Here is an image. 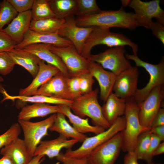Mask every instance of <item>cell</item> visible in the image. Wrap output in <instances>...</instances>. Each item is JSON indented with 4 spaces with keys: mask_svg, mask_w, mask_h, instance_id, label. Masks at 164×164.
<instances>
[{
    "mask_svg": "<svg viewBox=\"0 0 164 164\" xmlns=\"http://www.w3.org/2000/svg\"><path fill=\"white\" fill-rule=\"evenodd\" d=\"M75 19L77 26L80 27H115L132 30L139 26L134 13L126 12L122 6L118 10H101L97 13L78 16Z\"/></svg>",
    "mask_w": 164,
    "mask_h": 164,
    "instance_id": "1",
    "label": "cell"
},
{
    "mask_svg": "<svg viewBox=\"0 0 164 164\" xmlns=\"http://www.w3.org/2000/svg\"><path fill=\"white\" fill-rule=\"evenodd\" d=\"M100 44L110 48L128 46L132 48L134 55H137L138 50V45L123 34L112 32L110 29L94 26L84 43L81 55L87 59L91 55L92 48Z\"/></svg>",
    "mask_w": 164,
    "mask_h": 164,
    "instance_id": "2",
    "label": "cell"
},
{
    "mask_svg": "<svg viewBox=\"0 0 164 164\" xmlns=\"http://www.w3.org/2000/svg\"><path fill=\"white\" fill-rule=\"evenodd\" d=\"M125 100V127L122 131L123 143L121 150L123 152H134L137 139L142 133L150 129L142 126L138 118L139 108L134 96Z\"/></svg>",
    "mask_w": 164,
    "mask_h": 164,
    "instance_id": "3",
    "label": "cell"
},
{
    "mask_svg": "<svg viewBox=\"0 0 164 164\" xmlns=\"http://www.w3.org/2000/svg\"><path fill=\"white\" fill-rule=\"evenodd\" d=\"M98 88H96L81 95L73 101L70 107L75 115L82 118L89 117L96 125L107 129L111 125L108 122L103 115L101 107L98 101Z\"/></svg>",
    "mask_w": 164,
    "mask_h": 164,
    "instance_id": "4",
    "label": "cell"
},
{
    "mask_svg": "<svg viewBox=\"0 0 164 164\" xmlns=\"http://www.w3.org/2000/svg\"><path fill=\"white\" fill-rule=\"evenodd\" d=\"M125 124V116L118 117L106 131L94 136L87 137L79 148L74 150L67 149L64 154L70 157L87 159L94 149L123 131Z\"/></svg>",
    "mask_w": 164,
    "mask_h": 164,
    "instance_id": "5",
    "label": "cell"
},
{
    "mask_svg": "<svg viewBox=\"0 0 164 164\" xmlns=\"http://www.w3.org/2000/svg\"><path fill=\"white\" fill-rule=\"evenodd\" d=\"M128 60L133 61L136 67L144 68L150 76L149 82L145 87L138 89L134 96L135 101L138 105L141 103L149 94L152 90L158 86H164V58L162 56L160 62L154 64L144 61L137 55L125 53Z\"/></svg>",
    "mask_w": 164,
    "mask_h": 164,
    "instance_id": "6",
    "label": "cell"
},
{
    "mask_svg": "<svg viewBox=\"0 0 164 164\" xmlns=\"http://www.w3.org/2000/svg\"><path fill=\"white\" fill-rule=\"evenodd\" d=\"M124 46L114 47L103 52L91 54L87 59L99 64L103 68L110 70L118 76L132 67L126 58Z\"/></svg>",
    "mask_w": 164,
    "mask_h": 164,
    "instance_id": "7",
    "label": "cell"
},
{
    "mask_svg": "<svg viewBox=\"0 0 164 164\" xmlns=\"http://www.w3.org/2000/svg\"><path fill=\"white\" fill-rule=\"evenodd\" d=\"M56 114L51 115L43 120L36 122L18 119V123L24 133V140L32 157L41 139L48 135V130L53 124L56 116Z\"/></svg>",
    "mask_w": 164,
    "mask_h": 164,
    "instance_id": "8",
    "label": "cell"
},
{
    "mask_svg": "<svg viewBox=\"0 0 164 164\" xmlns=\"http://www.w3.org/2000/svg\"><path fill=\"white\" fill-rule=\"evenodd\" d=\"M123 143L121 131L94 149L86 159L88 164H114L121 150Z\"/></svg>",
    "mask_w": 164,
    "mask_h": 164,
    "instance_id": "9",
    "label": "cell"
},
{
    "mask_svg": "<svg viewBox=\"0 0 164 164\" xmlns=\"http://www.w3.org/2000/svg\"><path fill=\"white\" fill-rule=\"evenodd\" d=\"M160 0L149 2L140 0H131L128 5L133 9L136 20L139 26L149 29L155 18L164 26V11L161 7Z\"/></svg>",
    "mask_w": 164,
    "mask_h": 164,
    "instance_id": "10",
    "label": "cell"
},
{
    "mask_svg": "<svg viewBox=\"0 0 164 164\" xmlns=\"http://www.w3.org/2000/svg\"><path fill=\"white\" fill-rule=\"evenodd\" d=\"M46 44L48 49L58 56L64 63L70 77L78 76L89 71L88 60L78 52L73 45L61 47Z\"/></svg>",
    "mask_w": 164,
    "mask_h": 164,
    "instance_id": "11",
    "label": "cell"
},
{
    "mask_svg": "<svg viewBox=\"0 0 164 164\" xmlns=\"http://www.w3.org/2000/svg\"><path fill=\"white\" fill-rule=\"evenodd\" d=\"M164 97V86H157L138 105V118L142 126L150 129L151 122L161 108Z\"/></svg>",
    "mask_w": 164,
    "mask_h": 164,
    "instance_id": "12",
    "label": "cell"
},
{
    "mask_svg": "<svg viewBox=\"0 0 164 164\" xmlns=\"http://www.w3.org/2000/svg\"><path fill=\"white\" fill-rule=\"evenodd\" d=\"M58 35L70 41L81 55L84 43L94 26L80 27L77 26L74 16L67 17Z\"/></svg>",
    "mask_w": 164,
    "mask_h": 164,
    "instance_id": "13",
    "label": "cell"
},
{
    "mask_svg": "<svg viewBox=\"0 0 164 164\" xmlns=\"http://www.w3.org/2000/svg\"><path fill=\"white\" fill-rule=\"evenodd\" d=\"M67 77L60 71L41 86L34 95L73 101L68 88Z\"/></svg>",
    "mask_w": 164,
    "mask_h": 164,
    "instance_id": "14",
    "label": "cell"
},
{
    "mask_svg": "<svg viewBox=\"0 0 164 164\" xmlns=\"http://www.w3.org/2000/svg\"><path fill=\"white\" fill-rule=\"evenodd\" d=\"M138 67H132L117 76L112 91L118 97L125 99L135 95L138 89Z\"/></svg>",
    "mask_w": 164,
    "mask_h": 164,
    "instance_id": "15",
    "label": "cell"
},
{
    "mask_svg": "<svg viewBox=\"0 0 164 164\" xmlns=\"http://www.w3.org/2000/svg\"><path fill=\"white\" fill-rule=\"evenodd\" d=\"M88 69L93 77L98 81L100 87V99L105 102L112 92L117 76L111 71L106 70L99 64L89 60Z\"/></svg>",
    "mask_w": 164,
    "mask_h": 164,
    "instance_id": "16",
    "label": "cell"
},
{
    "mask_svg": "<svg viewBox=\"0 0 164 164\" xmlns=\"http://www.w3.org/2000/svg\"><path fill=\"white\" fill-rule=\"evenodd\" d=\"M36 43L47 44L61 47L73 45L70 41L57 34L42 33L29 29L25 33L22 42L17 44L15 48L22 49L28 45Z\"/></svg>",
    "mask_w": 164,
    "mask_h": 164,
    "instance_id": "17",
    "label": "cell"
},
{
    "mask_svg": "<svg viewBox=\"0 0 164 164\" xmlns=\"http://www.w3.org/2000/svg\"><path fill=\"white\" fill-rule=\"evenodd\" d=\"M78 142L76 139L68 140L65 137L59 135V137L55 139L41 141L35 150L34 156L43 155H46L50 159L56 157L60 154L62 149H71Z\"/></svg>",
    "mask_w": 164,
    "mask_h": 164,
    "instance_id": "18",
    "label": "cell"
},
{
    "mask_svg": "<svg viewBox=\"0 0 164 164\" xmlns=\"http://www.w3.org/2000/svg\"><path fill=\"white\" fill-rule=\"evenodd\" d=\"M32 20L31 10L19 13L7 27L2 31L9 35L17 44H19L29 29Z\"/></svg>",
    "mask_w": 164,
    "mask_h": 164,
    "instance_id": "19",
    "label": "cell"
},
{
    "mask_svg": "<svg viewBox=\"0 0 164 164\" xmlns=\"http://www.w3.org/2000/svg\"><path fill=\"white\" fill-rule=\"evenodd\" d=\"M38 73L31 83L26 87L20 89L19 95H33L40 87L58 72L60 71L56 67L46 64L41 60L39 63Z\"/></svg>",
    "mask_w": 164,
    "mask_h": 164,
    "instance_id": "20",
    "label": "cell"
},
{
    "mask_svg": "<svg viewBox=\"0 0 164 164\" xmlns=\"http://www.w3.org/2000/svg\"><path fill=\"white\" fill-rule=\"evenodd\" d=\"M21 50L34 54L48 64L57 67L64 75L70 77L69 72L64 63L58 56L48 49L46 44H32Z\"/></svg>",
    "mask_w": 164,
    "mask_h": 164,
    "instance_id": "21",
    "label": "cell"
},
{
    "mask_svg": "<svg viewBox=\"0 0 164 164\" xmlns=\"http://www.w3.org/2000/svg\"><path fill=\"white\" fill-rule=\"evenodd\" d=\"M0 154L9 157L15 164H27L32 159L24 140L19 137L2 147Z\"/></svg>",
    "mask_w": 164,
    "mask_h": 164,
    "instance_id": "22",
    "label": "cell"
},
{
    "mask_svg": "<svg viewBox=\"0 0 164 164\" xmlns=\"http://www.w3.org/2000/svg\"><path fill=\"white\" fill-rule=\"evenodd\" d=\"M15 64L27 70L34 78L37 74L39 63L41 60L34 54L21 49L14 48L7 52Z\"/></svg>",
    "mask_w": 164,
    "mask_h": 164,
    "instance_id": "23",
    "label": "cell"
},
{
    "mask_svg": "<svg viewBox=\"0 0 164 164\" xmlns=\"http://www.w3.org/2000/svg\"><path fill=\"white\" fill-rule=\"evenodd\" d=\"M125 108V100L117 97L112 92L101 107V109L105 120L112 125L118 118L124 115Z\"/></svg>",
    "mask_w": 164,
    "mask_h": 164,
    "instance_id": "24",
    "label": "cell"
},
{
    "mask_svg": "<svg viewBox=\"0 0 164 164\" xmlns=\"http://www.w3.org/2000/svg\"><path fill=\"white\" fill-rule=\"evenodd\" d=\"M60 112L58 105L53 106L46 103H34L22 108L18 116V119L29 121L32 118L44 117L50 114Z\"/></svg>",
    "mask_w": 164,
    "mask_h": 164,
    "instance_id": "25",
    "label": "cell"
},
{
    "mask_svg": "<svg viewBox=\"0 0 164 164\" xmlns=\"http://www.w3.org/2000/svg\"><path fill=\"white\" fill-rule=\"evenodd\" d=\"M58 105L60 110V113L68 118L73 127L78 132L83 134L91 132L97 135L105 130L101 127L91 125L88 122V118H82L73 114L69 106L63 104Z\"/></svg>",
    "mask_w": 164,
    "mask_h": 164,
    "instance_id": "26",
    "label": "cell"
},
{
    "mask_svg": "<svg viewBox=\"0 0 164 164\" xmlns=\"http://www.w3.org/2000/svg\"><path fill=\"white\" fill-rule=\"evenodd\" d=\"M55 121L49 130L55 132L66 138L77 140L78 142H83L88 137L84 134L77 131L68 123L65 116L61 113H57Z\"/></svg>",
    "mask_w": 164,
    "mask_h": 164,
    "instance_id": "27",
    "label": "cell"
},
{
    "mask_svg": "<svg viewBox=\"0 0 164 164\" xmlns=\"http://www.w3.org/2000/svg\"><path fill=\"white\" fill-rule=\"evenodd\" d=\"M0 92L4 96L1 101L3 102L7 100L14 101L17 99L22 101L33 103H41L48 104H65L70 107L73 102V101L62 99L42 95H33L31 96H11L9 94L2 86L0 85Z\"/></svg>",
    "mask_w": 164,
    "mask_h": 164,
    "instance_id": "28",
    "label": "cell"
},
{
    "mask_svg": "<svg viewBox=\"0 0 164 164\" xmlns=\"http://www.w3.org/2000/svg\"><path fill=\"white\" fill-rule=\"evenodd\" d=\"M65 21V19L56 17L38 20L32 19L29 29L42 33L58 34Z\"/></svg>",
    "mask_w": 164,
    "mask_h": 164,
    "instance_id": "29",
    "label": "cell"
},
{
    "mask_svg": "<svg viewBox=\"0 0 164 164\" xmlns=\"http://www.w3.org/2000/svg\"><path fill=\"white\" fill-rule=\"evenodd\" d=\"M56 17L61 19L74 16L77 5L76 0H48Z\"/></svg>",
    "mask_w": 164,
    "mask_h": 164,
    "instance_id": "30",
    "label": "cell"
},
{
    "mask_svg": "<svg viewBox=\"0 0 164 164\" xmlns=\"http://www.w3.org/2000/svg\"><path fill=\"white\" fill-rule=\"evenodd\" d=\"M32 19L38 20L56 17L48 0H34L31 10Z\"/></svg>",
    "mask_w": 164,
    "mask_h": 164,
    "instance_id": "31",
    "label": "cell"
},
{
    "mask_svg": "<svg viewBox=\"0 0 164 164\" xmlns=\"http://www.w3.org/2000/svg\"><path fill=\"white\" fill-rule=\"evenodd\" d=\"M18 14L8 0L0 2V31L5 25L9 24Z\"/></svg>",
    "mask_w": 164,
    "mask_h": 164,
    "instance_id": "32",
    "label": "cell"
},
{
    "mask_svg": "<svg viewBox=\"0 0 164 164\" xmlns=\"http://www.w3.org/2000/svg\"><path fill=\"white\" fill-rule=\"evenodd\" d=\"M149 130L141 133L137 139L134 152L138 160L144 159L151 137L152 134Z\"/></svg>",
    "mask_w": 164,
    "mask_h": 164,
    "instance_id": "33",
    "label": "cell"
},
{
    "mask_svg": "<svg viewBox=\"0 0 164 164\" xmlns=\"http://www.w3.org/2000/svg\"><path fill=\"white\" fill-rule=\"evenodd\" d=\"M74 15L78 17L97 13L101 10L95 0H76Z\"/></svg>",
    "mask_w": 164,
    "mask_h": 164,
    "instance_id": "34",
    "label": "cell"
},
{
    "mask_svg": "<svg viewBox=\"0 0 164 164\" xmlns=\"http://www.w3.org/2000/svg\"><path fill=\"white\" fill-rule=\"evenodd\" d=\"M21 128L18 122L13 124L4 133L0 135V149L8 145L18 137Z\"/></svg>",
    "mask_w": 164,
    "mask_h": 164,
    "instance_id": "35",
    "label": "cell"
},
{
    "mask_svg": "<svg viewBox=\"0 0 164 164\" xmlns=\"http://www.w3.org/2000/svg\"><path fill=\"white\" fill-rule=\"evenodd\" d=\"M78 76L80 79V87L81 95L92 91L93 85L95 80L89 71L84 72Z\"/></svg>",
    "mask_w": 164,
    "mask_h": 164,
    "instance_id": "36",
    "label": "cell"
},
{
    "mask_svg": "<svg viewBox=\"0 0 164 164\" xmlns=\"http://www.w3.org/2000/svg\"><path fill=\"white\" fill-rule=\"evenodd\" d=\"M15 64L7 52H0V74L6 76L13 70Z\"/></svg>",
    "mask_w": 164,
    "mask_h": 164,
    "instance_id": "37",
    "label": "cell"
},
{
    "mask_svg": "<svg viewBox=\"0 0 164 164\" xmlns=\"http://www.w3.org/2000/svg\"><path fill=\"white\" fill-rule=\"evenodd\" d=\"M19 13L31 10L34 0H8Z\"/></svg>",
    "mask_w": 164,
    "mask_h": 164,
    "instance_id": "38",
    "label": "cell"
},
{
    "mask_svg": "<svg viewBox=\"0 0 164 164\" xmlns=\"http://www.w3.org/2000/svg\"><path fill=\"white\" fill-rule=\"evenodd\" d=\"M17 43L9 35L0 31V52H8L14 49Z\"/></svg>",
    "mask_w": 164,
    "mask_h": 164,
    "instance_id": "39",
    "label": "cell"
},
{
    "mask_svg": "<svg viewBox=\"0 0 164 164\" xmlns=\"http://www.w3.org/2000/svg\"><path fill=\"white\" fill-rule=\"evenodd\" d=\"M161 141L159 137L152 134L150 143L143 159L147 164L152 162L153 153Z\"/></svg>",
    "mask_w": 164,
    "mask_h": 164,
    "instance_id": "40",
    "label": "cell"
},
{
    "mask_svg": "<svg viewBox=\"0 0 164 164\" xmlns=\"http://www.w3.org/2000/svg\"><path fill=\"white\" fill-rule=\"evenodd\" d=\"M67 83L69 90L74 100L81 95L80 90L79 76L68 78Z\"/></svg>",
    "mask_w": 164,
    "mask_h": 164,
    "instance_id": "41",
    "label": "cell"
},
{
    "mask_svg": "<svg viewBox=\"0 0 164 164\" xmlns=\"http://www.w3.org/2000/svg\"><path fill=\"white\" fill-rule=\"evenodd\" d=\"M56 158L58 161L61 162L60 164H88L87 159H79L70 157L61 152H60L56 157Z\"/></svg>",
    "mask_w": 164,
    "mask_h": 164,
    "instance_id": "42",
    "label": "cell"
},
{
    "mask_svg": "<svg viewBox=\"0 0 164 164\" xmlns=\"http://www.w3.org/2000/svg\"><path fill=\"white\" fill-rule=\"evenodd\" d=\"M152 34L164 45V26L157 21L153 22L149 29Z\"/></svg>",
    "mask_w": 164,
    "mask_h": 164,
    "instance_id": "43",
    "label": "cell"
},
{
    "mask_svg": "<svg viewBox=\"0 0 164 164\" xmlns=\"http://www.w3.org/2000/svg\"><path fill=\"white\" fill-rule=\"evenodd\" d=\"M164 125V109L160 108L151 122L150 128Z\"/></svg>",
    "mask_w": 164,
    "mask_h": 164,
    "instance_id": "44",
    "label": "cell"
},
{
    "mask_svg": "<svg viewBox=\"0 0 164 164\" xmlns=\"http://www.w3.org/2000/svg\"><path fill=\"white\" fill-rule=\"evenodd\" d=\"M138 160L134 152H128L124 156L123 164H138Z\"/></svg>",
    "mask_w": 164,
    "mask_h": 164,
    "instance_id": "45",
    "label": "cell"
},
{
    "mask_svg": "<svg viewBox=\"0 0 164 164\" xmlns=\"http://www.w3.org/2000/svg\"><path fill=\"white\" fill-rule=\"evenodd\" d=\"M149 130L152 134L157 136L162 141H164V125L151 128Z\"/></svg>",
    "mask_w": 164,
    "mask_h": 164,
    "instance_id": "46",
    "label": "cell"
},
{
    "mask_svg": "<svg viewBox=\"0 0 164 164\" xmlns=\"http://www.w3.org/2000/svg\"><path fill=\"white\" fill-rule=\"evenodd\" d=\"M45 159V156L38 155L34 156L27 164H41Z\"/></svg>",
    "mask_w": 164,
    "mask_h": 164,
    "instance_id": "47",
    "label": "cell"
},
{
    "mask_svg": "<svg viewBox=\"0 0 164 164\" xmlns=\"http://www.w3.org/2000/svg\"><path fill=\"white\" fill-rule=\"evenodd\" d=\"M164 152V142L160 143L156 148L154 151L153 156L157 155L162 154Z\"/></svg>",
    "mask_w": 164,
    "mask_h": 164,
    "instance_id": "48",
    "label": "cell"
},
{
    "mask_svg": "<svg viewBox=\"0 0 164 164\" xmlns=\"http://www.w3.org/2000/svg\"><path fill=\"white\" fill-rule=\"evenodd\" d=\"M0 164H15L12 159L7 155H3L0 159Z\"/></svg>",
    "mask_w": 164,
    "mask_h": 164,
    "instance_id": "49",
    "label": "cell"
},
{
    "mask_svg": "<svg viewBox=\"0 0 164 164\" xmlns=\"http://www.w3.org/2000/svg\"><path fill=\"white\" fill-rule=\"evenodd\" d=\"M131 0H121V3L123 7H126L128 6Z\"/></svg>",
    "mask_w": 164,
    "mask_h": 164,
    "instance_id": "50",
    "label": "cell"
},
{
    "mask_svg": "<svg viewBox=\"0 0 164 164\" xmlns=\"http://www.w3.org/2000/svg\"><path fill=\"white\" fill-rule=\"evenodd\" d=\"M4 81V79L2 77L0 76V83Z\"/></svg>",
    "mask_w": 164,
    "mask_h": 164,
    "instance_id": "51",
    "label": "cell"
},
{
    "mask_svg": "<svg viewBox=\"0 0 164 164\" xmlns=\"http://www.w3.org/2000/svg\"><path fill=\"white\" fill-rule=\"evenodd\" d=\"M147 164H155V163L154 162H153L152 161V162H151L149 163H148Z\"/></svg>",
    "mask_w": 164,
    "mask_h": 164,
    "instance_id": "52",
    "label": "cell"
},
{
    "mask_svg": "<svg viewBox=\"0 0 164 164\" xmlns=\"http://www.w3.org/2000/svg\"><path fill=\"white\" fill-rule=\"evenodd\" d=\"M163 164L159 163H157V164Z\"/></svg>",
    "mask_w": 164,
    "mask_h": 164,
    "instance_id": "53",
    "label": "cell"
}]
</instances>
